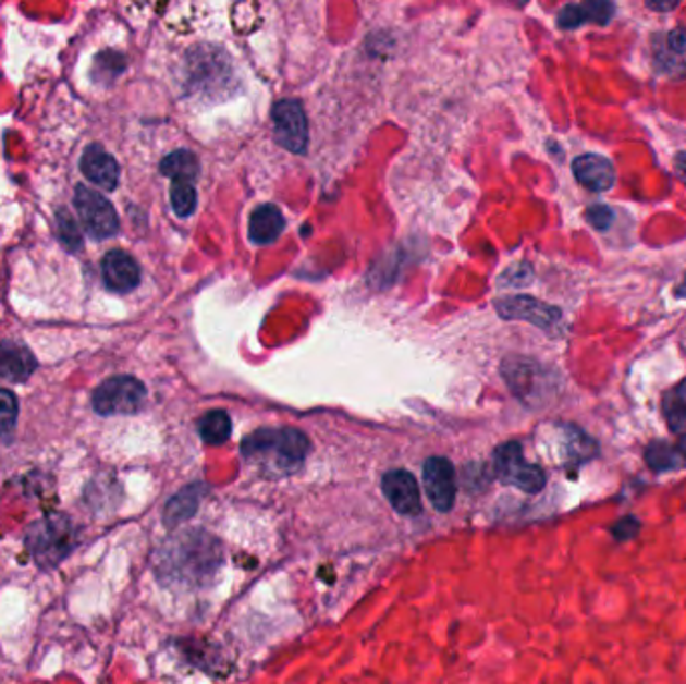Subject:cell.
I'll return each mask as SVG.
<instances>
[{
	"label": "cell",
	"mask_w": 686,
	"mask_h": 684,
	"mask_svg": "<svg viewBox=\"0 0 686 684\" xmlns=\"http://www.w3.org/2000/svg\"><path fill=\"white\" fill-rule=\"evenodd\" d=\"M147 398V390L137 378L117 376L102 381L93 393V407L101 416H117V414H135L139 412Z\"/></svg>",
	"instance_id": "obj_5"
},
{
	"label": "cell",
	"mask_w": 686,
	"mask_h": 684,
	"mask_svg": "<svg viewBox=\"0 0 686 684\" xmlns=\"http://www.w3.org/2000/svg\"><path fill=\"white\" fill-rule=\"evenodd\" d=\"M669 47L674 52H686V28H674L669 35Z\"/></svg>",
	"instance_id": "obj_28"
},
{
	"label": "cell",
	"mask_w": 686,
	"mask_h": 684,
	"mask_svg": "<svg viewBox=\"0 0 686 684\" xmlns=\"http://www.w3.org/2000/svg\"><path fill=\"white\" fill-rule=\"evenodd\" d=\"M645 462L648 468L657 474L669 469L686 468V445L652 442L645 450Z\"/></svg>",
	"instance_id": "obj_18"
},
{
	"label": "cell",
	"mask_w": 686,
	"mask_h": 684,
	"mask_svg": "<svg viewBox=\"0 0 686 684\" xmlns=\"http://www.w3.org/2000/svg\"><path fill=\"white\" fill-rule=\"evenodd\" d=\"M648 9H652V11H673L674 7H676V2H647Z\"/></svg>",
	"instance_id": "obj_30"
},
{
	"label": "cell",
	"mask_w": 686,
	"mask_h": 684,
	"mask_svg": "<svg viewBox=\"0 0 686 684\" xmlns=\"http://www.w3.org/2000/svg\"><path fill=\"white\" fill-rule=\"evenodd\" d=\"M309 452V440L304 431L293 428H266L247 436L242 442V454L249 460H261L280 472H293L302 466Z\"/></svg>",
	"instance_id": "obj_1"
},
{
	"label": "cell",
	"mask_w": 686,
	"mask_h": 684,
	"mask_svg": "<svg viewBox=\"0 0 686 684\" xmlns=\"http://www.w3.org/2000/svg\"><path fill=\"white\" fill-rule=\"evenodd\" d=\"M614 14V4L602 2V0H592L586 4H568L564 7L559 14V26L571 30L578 28L585 23H597V25H607L610 23Z\"/></svg>",
	"instance_id": "obj_16"
},
{
	"label": "cell",
	"mask_w": 686,
	"mask_h": 684,
	"mask_svg": "<svg viewBox=\"0 0 686 684\" xmlns=\"http://www.w3.org/2000/svg\"><path fill=\"white\" fill-rule=\"evenodd\" d=\"M283 216L275 205H261L249 217V240L255 245H269L283 233Z\"/></svg>",
	"instance_id": "obj_17"
},
{
	"label": "cell",
	"mask_w": 686,
	"mask_h": 684,
	"mask_svg": "<svg viewBox=\"0 0 686 684\" xmlns=\"http://www.w3.org/2000/svg\"><path fill=\"white\" fill-rule=\"evenodd\" d=\"M381 490L395 512L404 516H416L421 512L418 481L407 469L388 472L381 480Z\"/></svg>",
	"instance_id": "obj_10"
},
{
	"label": "cell",
	"mask_w": 686,
	"mask_h": 684,
	"mask_svg": "<svg viewBox=\"0 0 686 684\" xmlns=\"http://www.w3.org/2000/svg\"><path fill=\"white\" fill-rule=\"evenodd\" d=\"M674 167H676V173L681 175V179H683V181H686V152H681V155H676Z\"/></svg>",
	"instance_id": "obj_29"
},
{
	"label": "cell",
	"mask_w": 686,
	"mask_h": 684,
	"mask_svg": "<svg viewBox=\"0 0 686 684\" xmlns=\"http://www.w3.org/2000/svg\"><path fill=\"white\" fill-rule=\"evenodd\" d=\"M492 472L498 480L514 486L526 494H538L547 486L544 469L524 460V452L518 442H509L495 450Z\"/></svg>",
	"instance_id": "obj_4"
},
{
	"label": "cell",
	"mask_w": 686,
	"mask_h": 684,
	"mask_svg": "<svg viewBox=\"0 0 686 684\" xmlns=\"http://www.w3.org/2000/svg\"><path fill=\"white\" fill-rule=\"evenodd\" d=\"M640 528H642L640 520L633 516V514H626V516L616 520V522L610 526V534H612V538H614L616 542H628V540H633V538L638 536Z\"/></svg>",
	"instance_id": "obj_25"
},
{
	"label": "cell",
	"mask_w": 686,
	"mask_h": 684,
	"mask_svg": "<svg viewBox=\"0 0 686 684\" xmlns=\"http://www.w3.org/2000/svg\"><path fill=\"white\" fill-rule=\"evenodd\" d=\"M662 414L678 442L686 445V380L664 395Z\"/></svg>",
	"instance_id": "obj_19"
},
{
	"label": "cell",
	"mask_w": 686,
	"mask_h": 684,
	"mask_svg": "<svg viewBox=\"0 0 686 684\" xmlns=\"http://www.w3.org/2000/svg\"><path fill=\"white\" fill-rule=\"evenodd\" d=\"M676 297H681V300H686V276H685V281H683V283H681V285H678V288H676Z\"/></svg>",
	"instance_id": "obj_31"
},
{
	"label": "cell",
	"mask_w": 686,
	"mask_h": 684,
	"mask_svg": "<svg viewBox=\"0 0 686 684\" xmlns=\"http://www.w3.org/2000/svg\"><path fill=\"white\" fill-rule=\"evenodd\" d=\"M83 175L101 190L113 191L119 183V166L109 152L99 145H90L81 159Z\"/></svg>",
	"instance_id": "obj_14"
},
{
	"label": "cell",
	"mask_w": 686,
	"mask_h": 684,
	"mask_svg": "<svg viewBox=\"0 0 686 684\" xmlns=\"http://www.w3.org/2000/svg\"><path fill=\"white\" fill-rule=\"evenodd\" d=\"M166 569L183 581H204L221 564V546L213 536L193 530L177 536L167 548Z\"/></svg>",
	"instance_id": "obj_2"
},
{
	"label": "cell",
	"mask_w": 686,
	"mask_h": 684,
	"mask_svg": "<svg viewBox=\"0 0 686 684\" xmlns=\"http://www.w3.org/2000/svg\"><path fill=\"white\" fill-rule=\"evenodd\" d=\"M102 279L109 290L127 293L139 285L140 269L131 255L121 249H114L102 259Z\"/></svg>",
	"instance_id": "obj_11"
},
{
	"label": "cell",
	"mask_w": 686,
	"mask_h": 684,
	"mask_svg": "<svg viewBox=\"0 0 686 684\" xmlns=\"http://www.w3.org/2000/svg\"><path fill=\"white\" fill-rule=\"evenodd\" d=\"M586 219H588V223H590L592 228L609 229L612 219H614V213H612L610 207L595 205V207H590V209L586 211Z\"/></svg>",
	"instance_id": "obj_27"
},
{
	"label": "cell",
	"mask_w": 686,
	"mask_h": 684,
	"mask_svg": "<svg viewBox=\"0 0 686 684\" xmlns=\"http://www.w3.org/2000/svg\"><path fill=\"white\" fill-rule=\"evenodd\" d=\"M37 369L35 355L21 343H0V381L21 383L26 381Z\"/></svg>",
	"instance_id": "obj_13"
},
{
	"label": "cell",
	"mask_w": 686,
	"mask_h": 684,
	"mask_svg": "<svg viewBox=\"0 0 686 684\" xmlns=\"http://www.w3.org/2000/svg\"><path fill=\"white\" fill-rule=\"evenodd\" d=\"M572 171H574V178L583 187L597 191V193L609 191L614 185V181H616V171H614L612 161L607 159V157H602V155H592V152L580 155L574 161Z\"/></svg>",
	"instance_id": "obj_12"
},
{
	"label": "cell",
	"mask_w": 686,
	"mask_h": 684,
	"mask_svg": "<svg viewBox=\"0 0 686 684\" xmlns=\"http://www.w3.org/2000/svg\"><path fill=\"white\" fill-rule=\"evenodd\" d=\"M19 416V402L13 392L0 390V436L11 433Z\"/></svg>",
	"instance_id": "obj_24"
},
{
	"label": "cell",
	"mask_w": 686,
	"mask_h": 684,
	"mask_svg": "<svg viewBox=\"0 0 686 684\" xmlns=\"http://www.w3.org/2000/svg\"><path fill=\"white\" fill-rule=\"evenodd\" d=\"M78 545V528L66 514L37 520L26 533V548L40 569L59 566Z\"/></svg>",
	"instance_id": "obj_3"
},
{
	"label": "cell",
	"mask_w": 686,
	"mask_h": 684,
	"mask_svg": "<svg viewBox=\"0 0 686 684\" xmlns=\"http://www.w3.org/2000/svg\"><path fill=\"white\" fill-rule=\"evenodd\" d=\"M209 492V488L201 484V481H195L187 488H183L181 492L173 496L166 504V512H163V522H166L167 528H175L179 524L187 522L197 514V510L201 506L205 496Z\"/></svg>",
	"instance_id": "obj_15"
},
{
	"label": "cell",
	"mask_w": 686,
	"mask_h": 684,
	"mask_svg": "<svg viewBox=\"0 0 686 684\" xmlns=\"http://www.w3.org/2000/svg\"><path fill=\"white\" fill-rule=\"evenodd\" d=\"M59 233H61V241L69 252H76L83 245L81 231L76 228L75 219L69 216L66 211L59 213Z\"/></svg>",
	"instance_id": "obj_26"
},
{
	"label": "cell",
	"mask_w": 686,
	"mask_h": 684,
	"mask_svg": "<svg viewBox=\"0 0 686 684\" xmlns=\"http://www.w3.org/2000/svg\"><path fill=\"white\" fill-rule=\"evenodd\" d=\"M161 173L173 179V183H195L199 175V161L193 152L181 149L167 155L161 163Z\"/></svg>",
	"instance_id": "obj_21"
},
{
	"label": "cell",
	"mask_w": 686,
	"mask_h": 684,
	"mask_svg": "<svg viewBox=\"0 0 686 684\" xmlns=\"http://www.w3.org/2000/svg\"><path fill=\"white\" fill-rule=\"evenodd\" d=\"M498 314L506 319H524L530 321L534 326L550 330L552 326H556L562 317V312L554 305L542 304L528 295H512L495 302Z\"/></svg>",
	"instance_id": "obj_9"
},
{
	"label": "cell",
	"mask_w": 686,
	"mask_h": 684,
	"mask_svg": "<svg viewBox=\"0 0 686 684\" xmlns=\"http://www.w3.org/2000/svg\"><path fill=\"white\" fill-rule=\"evenodd\" d=\"M275 139L287 151L304 152L307 145V119L302 102L285 99L273 107Z\"/></svg>",
	"instance_id": "obj_8"
},
{
	"label": "cell",
	"mask_w": 686,
	"mask_h": 684,
	"mask_svg": "<svg viewBox=\"0 0 686 684\" xmlns=\"http://www.w3.org/2000/svg\"><path fill=\"white\" fill-rule=\"evenodd\" d=\"M171 205L179 217H189L197 207V193L193 183H173Z\"/></svg>",
	"instance_id": "obj_23"
},
{
	"label": "cell",
	"mask_w": 686,
	"mask_h": 684,
	"mask_svg": "<svg viewBox=\"0 0 686 684\" xmlns=\"http://www.w3.org/2000/svg\"><path fill=\"white\" fill-rule=\"evenodd\" d=\"M199 433L205 444H225L231 436V418L223 410H213L199 419Z\"/></svg>",
	"instance_id": "obj_22"
},
{
	"label": "cell",
	"mask_w": 686,
	"mask_h": 684,
	"mask_svg": "<svg viewBox=\"0 0 686 684\" xmlns=\"http://www.w3.org/2000/svg\"><path fill=\"white\" fill-rule=\"evenodd\" d=\"M564 436H566V462L572 472L597 456V442L590 436H586L580 428L564 426Z\"/></svg>",
	"instance_id": "obj_20"
},
{
	"label": "cell",
	"mask_w": 686,
	"mask_h": 684,
	"mask_svg": "<svg viewBox=\"0 0 686 684\" xmlns=\"http://www.w3.org/2000/svg\"><path fill=\"white\" fill-rule=\"evenodd\" d=\"M424 490L438 512H450L456 502V468L448 457L432 456L424 464Z\"/></svg>",
	"instance_id": "obj_7"
},
{
	"label": "cell",
	"mask_w": 686,
	"mask_h": 684,
	"mask_svg": "<svg viewBox=\"0 0 686 684\" xmlns=\"http://www.w3.org/2000/svg\"><path fill=\"white\" fill-rule=\"evenodd\" d=\"M75 207L90 237L107 240V237H113L119 231L117 211L101 193L89 190L85 185H78L75 191Z\"/></svg>",
	"instance_id": "obj_6"
}]
</instances>
